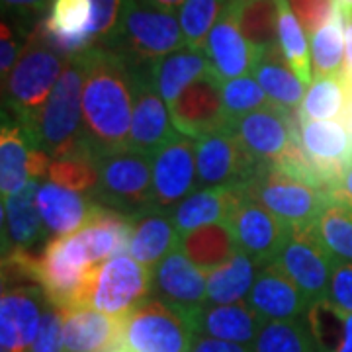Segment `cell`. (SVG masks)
<instances>
[{
  "label": "cell",
  "instance_id": "cell-19",
  "mask_svg": "<svg viewBox=\"0 0 352 352\" xmlns=\"http://www.w3.org/2000/svg\"><path fill=\"white\" fill-rule=\"evenodd\" d=\"M153 298L196 315L208 303V272L176 249L153 268Z\"/></svg>",
  "mask_w": 352,
  "mask_h": 352
},
{
  "label": "cell",
  "instance_id": "cell-22",
  "mask_svg": "<svg viewBox=\"0 0 352 352\" xmlns=\"http://www.w3.org/2000/svg\"><path fill=\"white\" fill-rule=\"evenodd\" d=\"M36 204L51 237L76 233L90 221L98 206L92 194L76 192L50 180L38 186Z\"/></svg>",
  "mask_w": 352,
  "mask_h": 352
},
{
  "label": "cell",
  "instance_id": "cell-33",
  "mask_svg": "<svg viewBox=\"0 0 352 352\" xmlns=\"http://www.w3.org/2000/svg\"><path fill=\"white\" fill-rule=\"evenodd\" d=\"M227 12L254 50L278 47L276 0H227Z\"/></svg>",
  "mask_w": 352,
  "mask_h": 352
},
{
  "label": "cell",
  "instance_id": "cell-43",
  "mask_svg": "<svg viewBox=\"0 0 352 352\" xmlns=\"http://www.w3.org/2000/svg\"><path fill=\"white\" fill-rule=\"evenodd\" d=\"M63 307L45 303L38 337L30 352H65L63 346Z\"/></svg>",
  "mask_w": 352,
  "mask_h": 352
},
{
  "label": "cell",
  "instance_id": "cell-49",
  "mask_svg": "<svg viewBox=\"0 0 352 352\" xmlns=\"http://www.w3.org/2000/svg\"><path fill=\"white\" fill-rule=\"evenodd\" d=\"M190 352H254V346L252 344H237V342H227V340H217L212 339V337L196 335Z\"/></svg>",
  "mask_w": 352,
  "mask_h": 352
},
{
  "label": "cell",
  "instance_id": "cell-5",
  "mask_svg": "<svg viewBox=\"0 0 352 352\" xmlns=\"http://www.w3.org/2000/svg\"><path fill=\"white\" fill-rule=\"evenodd\" d=\"M196 315L149 298L122 319L120 346L126 352H190Z\"/></svg>",
  "mask_w": 352,
  "mask_h": 352
},
{
  "label": "cell",
  "instance_id": "cell-18",
  "mask_svg": "<svg viewBox=\"0 0 352 352\" xmlns=\"http://www.w3.org/2000/svg\"><path fill=\"white\" fill-rule=\"evenodd\" d=\"M135 69V96H133V116L129 129V147L143 153L161 149L166 141L175 138L176 127L170 118L168 104L161 98L153 87L147 67Z\"/></svg>",
  "mask_w": 352,
  "mask_h": 352
},
{
  "label": "cell",
  "instance_id": "cell-21",
  "mask_svg": "<svg viewBox=\"0 0 352 352\" xmlns=\"http://www.w3.org/2000/svg\"><path fill=\"white\" fill-rule=\"evenodd\" d=\"M38 24L45 39L67 57L94 45L90 34L92 0H51L47 14L41 16Z\"/></svg>",
  "mask_w": 352,
  "mask_h": 352
},
{
  "label": "cell",
  "instance_id": "cell-37",
  "mask_svg": "<svg viewBox=\"0 0 352 352\" xmlns=\"http://www.w3.org/2000/svg\"><path fill=\"white\" fill-rule=\"evenodd\" d=\"M346 94L349 92L342 75L315 76L300 106V120L340 118L346 104Z\"/></svg>",
  "mask_w": 352,
  "mask_h": 352
},
{
  "label": "cell",
  "instance_id": "cell-25",
  "mask_svg": "<svg viewBox=\"0 0 352 352\" xmlns=\"http://www.w3.org/2000/svg\"><path fill=\"white\" fill-rule=\"evenodd\" d=\"M122 319L87 305L65 309V352H113L120 346Z\"/></svg>",
  "mask_w": 352,
  "mask_h": 352
},
{
  "label": "cell",
  "instance_id": "cell-24",
  "mask_svg": "<svg viewBox=\"0 0 352 352\" xmlns=\"http://www.w3.org/2000/svg\"><path fill=\"white\" fill-rule=\"evenodd\" d=\"M38 186V180H32L2 200V252H36L39 241L45 239L47 229L36 204Z\"/></svg>",
  "mask_w": 352,
  "mask_h": 352
},
{
  "label": "cell",
  "instance_id": "cell-8",
  "mask_svg": "<svg viewBox=\"0 0 352 352\" xmlns=\"http://www.w3.org/2000/svg\"><path fill=\"white\" fill-rule=\"evenodd\" d=\"M153 296V270L131 254H118L94 266L82 303L102 314L124 319Z\"/></svg>",
  "mask_w": 352,
  "mask_h": 352
},
{
  "label": "cell",
  "instance_id": "cell-38",
  "mask_svg": "<svg viewBox=\"0 0 352 352\" xmlns=\"http://www.w3.org/2000/svg\"><path fill=\"white\" fill-rule=\"evenodd\" d=\"M47 180L94 196V190L98 186L96 155L90 151V147H85L61 159H53L47 170Z\"/></svg>",
  "mask_w": 352,
  "mask_h": 352
},
{
  "label": "cell",
  "instance_id": "cell-35",
  "mask_svg": "<svg viewBox=\"0 0 352 352\" xmlns=\"http://www.w3.org/2000/svg\"><path fill=\"white\" fill-rule=\"evenodd\" d=\"M278 6V47L284 59L294 69V73L305 87L314 82L311 51L307 43V34L289 8L288 0H276Z\"/></svg>",
  "mask_w": 352,
  "mask_h": 352
},
{
  "label": "cell",
  "instance_id": "cell-54",
  "mask_svg": "<svg viewBox=\"0 0 352 352\" xmlns=\"http://www.w3.org/2000/svg\"><path fill=\"white\" fill-rule=\"evenodd\" d=\"M113 352H126V351H122V349H116V351Z\"/></svg>",
  "mask_w": 352,
  "mask_h": 352
},
{
  "label": "cell",
  "instance_id": "cell-3",
  "mask_svg": "<svg viewBox=\"0 0 352 352\" xmlns=\"http://www.w3.org/2000/svg\"><path fill=\"white\" fill-rule=\"evenodd\" d=\"M100 45L118 53L133 67H147L186 47L175 12L143 0H124L118 24Z\"/></svg>",
  "mask_w": 352,
  "mask_h": 352
},
{
  "label": "cell",
  "instance_id": "cell-26",
  "mask_svg": "<svg viewBox=\"0 0 352 352\" xmlns=\"http://www.w3.org/2000/svg\"><path fill=\"white\" fill-rule=\"evenodd\" d=\"M131 233L127 252L147 268L157 264L178 249L180 233L176 231L170 212L147 208L135 215H129Z\"/></svg>",
  "mask_w": 352,
  "mask_h": 352
},
{
  "label": "cell",
  "instance_id": "cell-51",
  "mask_svg": "<svg viewBox=\"0 0 352 352\" xmlns=\"http://www.w3.org/2000/svg\"><path fill=\"white\" fill-rule=\"evenodd\" d=\"M329 198L352 206V164L346 168V173L342 176V182H340L339 188L333 190V192L329 194Z\"/></svg>",
  "mask_w": 352,
  "mask_h": 352
},
{
  "label": "cell",
  "instance_id": "cell-6",
  "mask_svg": "<svg viewBox=\"0 0 352 352\" xmlns=\"http://www.w3.org/2000/svg\"><path fill=\"white\" fill-rule=\"evenodd\" d=\"M98 186L94 198L98 204L135 215L153 208V155L126 147L96 157Z\"/></svg>",
  "mask_w": 352,
  "mask_h": 352
},
{
  "label": "cell",
  "instance_id": "cell-46",
  "mask_svg": "<svg viewBox=\"0 0 352 352\" xmlns=\"http://www.w3.org/2000/svg\"><path fill=\"white\" fill-rule=\"evenodd\" d=\"M28 36H30L28 30H16L12 22L2 18V28H0V73H2V80L10 75L20 53L24 50Z\"/></svg>",
  "mask_w": 352,
  "mask_h": 352
},
{
  "label": "cell",
  "instance_id": "cell-20",
  "mask_svg": "<svg viewBox=\"0 0 352 352\" xmlns=\"http://www.w3.org/2000/svg\"><path fill=\"white\" fill-rule=\"evenodd\" d=\"M247 303L266 323L302 319L311 305L302 289L278 268L276 263L261 264Z\"/></svg>",
  "mask_w": 352,
  "mask_h": 352
},
{
  "label": "cell",
  "instance_id": "cell-36",
  "mask_svg": "<svg viewBox=\"0 0 352 352\" xmlns=\"http://www.w3.org/2000/svg\"><path fill=\"white\" fill-rule=\"evenodd\" d=\"M344 30L346 16L337 8L327 24L311 36L314 76L340 75L344 67Z\"/></svg>",
  "mask_w": 352,
  "mask_h": 352
},
{
  "label": "cell",
  "instance_id": "cell-9",
  "mask_svg": "<svg viewBox=\"0 0 352 352\" xmlns=\"http://www.w3.org/2000/svg\"><path fill=\"white\" fill-rule=\"evenodd\" d=\"M92 270L85 243L78 233H71L47 241L36 258L34 280L47 302L69 309L82 303Z\"/></svg>",
  "mask_w": 352,
  "mask_h": 352
},
{
  "label": "cell",
  "instance_id": "cell-1",
  "mask_svg": "<svg viewBox=\"0 0 352 352\" xmlns=\"http://www.w3.org/2000/svg\"><path fill=\"white\" fill-rule=\"evenodd\" d=\"M82 133L96 157L129 147L135 96V69L112 50L92 45L85 51Z\"/></svg>",
  "mask_w": 352,
  "mask_h": 352
},
{
  "label": "cell",
  "instance_id": "cell-29",
  "mask_svg": "<svg viewBox=\"0 0 352 352\" xmlns=\"http://www.w3.org/2000/svg\"><path fill=\"white\" fill-rule=\"evenodd\" d=\"M85 243L88 258L94 266L127 251L131 223L129 215L98 204L87 226L76 231Z\"/></svg>",
  "mask_w": 352,
  "mask_h": 352
},
{
  "label": "cell",
  "instance_id": "cell-45",
  "mask_svg": "<svg viewBox=\"0 0 352 352\" xmlns=\"http://www.w3.org/2000/svg\"><path fill=\"white\" fill-rule=\"evenodd\" d=\"M327 300L344 314H352V261L335 256Z\"/></svg>",
  "mask_w": 352,
  "mask_h": 352
},
{
  "label": "cell",
  "instance_id": "cell-34",
  "mask_svg": "<svg viewBox=\"0 0 352 352\" xmlns=\"http://www.w3.org/2000/svg\"><path fill=\"white\" fill-rule=\"evenodd\" d=\"M261 264L254 263L245 252H237L229 263L208 274V303L247 302Z\"/></svg>",
  "mask_w": 352,
  "mask_h": 352
},
{
  "label": "cell",
  "instance_id": "cell-47",
  "mask_svg": "<svg viewBox=\"0 0 352 352\" xmlns=\"http://www.w3.org/2000/svg\"><path fill=\"white\" fill-rule=\"evenodd\" d=\"M124 0H92V28L90 34L94 39V45L104 43V39L112 34L118 24V18L122 14Z\"/></svg>",
  "mask_w": 352,
  "mask_h": 352
},
{
  "label": "cell",
  "instance_id": "cell-30",
  "mask_svg": "<svg viewBox=\"0 0 352 352\" xmlns=\"http://www.w3.org/2000/svg\"><path fill=\"white\" fill-rule=\"evenodd\" d=\"M252 76L264 88L272 104H276L282 110L298 112L303 102V85L284 59L280 47L258 51L256 63L252 69Z\"/></svg>",
  "mask_w": 352,
  "mask_h": 352
},
{
  "label": "cell",
  "instance_id": "cell-2",
  "mask_svg": "<svg viewBox=\"0 0 352 352\" xmlns=\"http://www.w3.org/2000/svg\"><path fill=\"white\" fill-rule=\"evenodd\" d=\"M67 61L69 57L55 50L41 34L39 24H34L10 75L2 80L4 108H8L16 122L30 131L36 126L59 76L63 75Z\"/></svg>",
  "mask_w": 352,
  "mask_h": 352
},
{
  "label": "cell",
  "instance_id": "cell-16",
  "mask_svg": "<svg viewBox=\"0 0 352 352\" xmlns=\"http://www.w3.org/2000/svg\"><path fill=\"white\" fill-rule=\"evenodd\" d=\"M45 296L36 284L2 286L0 352H30L38 337Z\"/></svg>",
  "mask_w": 352,
  "mask_h": 352
},
{
  "label": "cell",
  "instance_id": "cell-27",
  "mask_svg": "<svg viewBox=\"0 0 352 352\" xmlns=\"http://www.w3.org/2000/svg\"><path fill=\"white\" fill-rule=\"evenodd\" d=\"M196 335L212 337L217 340L254 344L264 321L247 302L215 305L206 303L194 317Z\"/></svg>",
  "mask_w": 352,
  "mask_h": 352
},
{
  "label": "cell",
  "instance_id": "cell-28",
  "mask_svg": "<svg viewBox=\"0 0 352 352\" xmlns=\"http://www.w3.org/2000/svg\"><path fill=\"white\" fill-rule=\"evenodd\" d=\"M147 73L161 98L170 106L194 80L214 73V69L204 50L182 47L147 65Z\"/></svg>",
  "mask_w": 352,
  "mask_h": 352
},
{
  "label": "cell",
  "instance_id": "cell-15",
  "mask_svg": "<svg viewBox=\"0 0 352 352\" xmlns=\"http://www.w3.org/2000/svg\"><path fill=\"white\" fill-rule=\"evenodd\" d=\"M47 153L38 145L32 131L20 122L8 120L2 113L0 131V192L2 200L10 198L32 180L47 178L51 166Z\"/></svg>",
  "mask_w": 352,
  "mask_h": 352
},
{
  "label": "cell",
  "instance_id": "cell-13",
  "mask_svg": "<svg viewBox=\"0 0 352 352\" xmlns=\"http://www.w3.org/2000/svg\"><path fill=\"white\" fill-rule=\"evenodd\" d=\"M237 200L227 217V227L233 233V239L239 252L251 256L254 263H272L288 239L292 227L280 221L272 212H268L258 201L249 198L239 186Z\"/></svg>",
  "mask_w": 352,
  "mask_h": 352
},
{
  "label": "cell",
  "instance_id": "cell-10",
  "mask_svg": "<svg viewBox=\"0 0 352 352\" xmlns=\"http://www.w3.org/2000/svg\"><path fill=\"white\" fill-rule=\"evenodd\" d=\"M272 263L302 289L309 303L329 296L335 254L323 243L317 226L292 229Z\"/></svg>",
  "mask_w": 352,
  "mask_h": 352
},
{
  "label": "cell",
  "instance_id": "cell-4",
  "mask_svg": "<svg viewBox=\"0 0 352 352\" xmlns=\"http://www.w3.org/2000/svg\"><path fill=\"white\" fill-rule=\"evenodd\" d=\"M87 59L85 51L69 57L63 75L32 129L38 145L51 159H61L88 147L82 133V87Z\"/></svg>",
  "mask_w": 352,
  "mask_h": 352
},
{
  "label": "cell",
  "instance_id": "cell-14",
  "mask_svg": "<svg viewBox=\"0 0 352 352\" xmlns=\"http://www.w3.org/2000/svg\"><path fill=\"white\" fill-rule=\"evenodd\" d=\"M196 186V139L176 133L153 153V208L173 212Z\"/></svg>",
  "mask_w": 352,
  "mask_h": 352
},
{
  "label": "cell",
  "instance_id": "cell-53",
  "mask_svg": "<svg viewBox=\"0 0 352 352\" xmlns=\"http://www.w3.org/2000/svg\"><path fill=\"white\" fill-rule=\"evenodd\" d=\"M143 2H147L151 6H157V8H163V10L175 12L176 8H180L186 0H143Z\"/></svg>",
  "mask_w": 352,
  "mask_h": 352
},
{
  "label": "cell",
  "instance_id": "cell-39",
  "mask_svg": "<svg viewBox=\"0 0 352 352\" xmlns=\"http://www.w3.org/2000/svg\"><path fill=\"white\" fill-rule=\"evenodd\" d=\"M252 346L254 352H317L303 317L264 323Z\"/></svg>",
  "mask_w": 352,
  "mask_h": 352
},
{
  "label": "cell",
  "instance_id": "cell-52",
  "mask_svg": "<svg viewBox=\"0 0 352 352\" xmlns=\"http://www.w3.org/2000/svg\"><path fill=\"white\" fill-rule=\"evenodd\" d=\"M337 352H352V314H346V327H344V337L340 340Z\"/></svg>",
  "mask_w": 352,
  "mask_h": 352
},
{
  "label": "cell",
  "instance_id": "cell-12",
  "mask_svg": "<svg viewBox=\"0 0 352 352\" xmlns=\"http://www.w3.org/2000/svg\"><path fill=\"white\" fill-rule=\"evenodd\" d=\"M231 129L256 163L278 166L300 139V110L263 108L235 120Z\"/></svg>",
  "mask_w": 352,
  "mask_h": 352
},
{
  "label": "cell",
  "instance_id": "cell-44",
  "mask_svg": "<svg viewBox=\"0 0 352 352\" xmlns=\"http://www.w3.org/2000/svg\"><path fill=\"white\" fill-rule=\"evenodd\" d=\"M288 4L307 36L319 32L337 12L335 0H288Z\"/></svg>",
  "mask_w": 352,
  "mask_h": 352
},
{
  "label": "cell",
  "instance_id": "cell-7",
  "mask_svg": "<svg viewBox=\"0 0 352 352\" xmlns=\"http://www.w3.org/2000/svg\"><path fill=\"white\" fill-rule=\"evenodd\" d=\"M239 188L292 229L315 226L329 200V194L270 164H258Z\"/></svg>",
  "mask_w": 352,
  "mask_h": 352
},
{
  "label": "cell",
  "instance_id": "cell-17",
  "mask_svg": "<svg viewBox=\"0 0 352 352\" xmlns=\"http://www.w3.org/2000/svg\"><path fill=\"white\" fill-rule=\"evenodd\" d=\"M221 87L223 82L215 76V73H208L194 80L168 106L178 133L198 139L210 131L229 126Z\"/></svg>",
  "mask_w": 352,
  "mask_h": 352
},
{
  "label": "cell",
  "instance_id": "cell-48",
  "mask_svg": "<svg viewBox=\"0 0 352 352\" xmlns=\"http://www.w3.org/2000/svg\"><path fill=\"white\" fill-rule=\"evenodd\" d=\"M51 0H2V12L4 16H10L24 22L38 24L45 8H50Z\"/></svg>",
  "mask_w": 352,
  "mask_h": 352
},
{
  "label": "cell",
  "instance_id": "cell-50",
  "mask_svg": "<svg viewBox=\"0 0 352 352\" xmlns=\"http://www.w3.org/2000/svg\"><path fill=\"white\" fill-rule=\"evenodd\" d=\"M340 75L344 80L352 82V18L346 20V30H344V67Z\"/></svg>",
  "mask_w": 352,
  "mask_h": 352
},
{
  "label": "cell",
  "instance_id": "cell-42",
  "mask_svg": "<svg viewBox=\"0 0 352 352\" xmlns=\"http://www.w3.org/2000/svg\"><path fill=\"white\" fill-rule=\"evenodd\" d=\"M221 96H223V106L229 118V126L247 113L276 106L268 98L264 88L258 85V80L252 75L239 76L233 80H227L221 87Z\"/></svg>",
  "mask_w": 352,
  "mask_h": 352
},
{
  "label": "cell",
  "instance_id": "cell-11",
  "mask_svg": "<svg viewBox=\"0 0 352 352\" xmlns=\"http://www.w3.org/2000/svg\"><path fill=\"white\" fill-rule=\"evenodd\" d=\"M196 166L201 188H235L251 178L258 163L227 126L196 139Z\"/></svg>",
  "mask_w": 352,
  "mask_h": 352
},
{
  "label": "cell",
  "instance_id": "cell-40",
  "mask_svg": "<svg viewBox=\"0 0 352 352\" xmlns=\"http://www.w3.org/2000/svg\"><path fill=\"white\" fill-rule=\"evenodd\" d=\"M315 226L329 251L352 261V206L329 198Z\"/></svg>",
  "mask_w": 352,
  "mask_h": 352
},
{
  "label": "cell",
  "instance_id": "cell-32",
  "mask_svg": "<svg viewBox=\"0 0 352 352\" xmlns=\"http://www.w3.org/2000/svg\"><path fill=\"white\" fill-rule=\"evenodd\" d=\"M178 251L190 263H194L204 272L210 274L212 270L229 263L239 252V249L227 223H212L180 235Z\"/></svg>",
  "mask_w": 352,
  "mask_h": 352
},
{
  "label": "cell",
  "instance_id": "cell-31",
  "mask_svg": "<svg viewBox=\"0 0 352 352\" xmlns=\"http://www.w3.org/2000/svg\"><path fill=\"white\" fill-rule=\"evenodd\" d=\"M237 200V188H200L170 212L180 235L212 223H227Z\"/></svg>",
  "mask_w": 352,
  "mask_h": 352
},
{
  "label": "cell",
  "instance_id": "cell-23",
  "mask_svg": "<svg viewBox=\"0 0 352 352\" xmlns=\"http://www.w3.org/2000/svg\"><path fill=\"white\" fill-rule=\"evenodd\" d=\"M204 53L221 82L252 73L258 55V51L252 47L251 41L233 22L227 6L204 43Z\"/></svg>",
  "mask_w": 352,
  "mask_h": 352
},
{
  "label": "cell",
  "instance_id": "cell-41",
  "mask_svg": "<svg viewBox=\"0 0 352 352\" xmlns=\"http://www.w3.org/2000/svg\"><path fill=\"white\" fill-rule=\"evenodd\" d=\"M227 0H186L180 6L178 22L190 50H204V43L226 10Z\"/></svg>",
  "mask_w": 352,
  "mask_h": 352
}]
</instances>
